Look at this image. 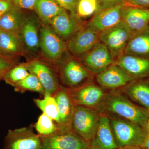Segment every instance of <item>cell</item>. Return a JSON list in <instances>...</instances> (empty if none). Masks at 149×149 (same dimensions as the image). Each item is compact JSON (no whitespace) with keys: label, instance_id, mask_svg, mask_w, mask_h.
I'll use <instances>...</instances> for the list:
<instances>
[{"label":"cell","instance_id":"obj_1","mask_svg":"<svg viewBox=\"0 0 149 149\" xmlns=\"http://www.w3.org/2000/svg\"><path fill=\"white\" fill-rule=\"evenodd\" d=\"M100 104L102 107L109 113L136 123L145 129L149 111L136 105L122 93L106 95Z\"/></svg>","mask_w":149,"mask_h":149},{"label":"cell","instance_id":"obj_2","mask_svg":"<svg viewBox=\"0 0 149 149\" xmlns=\"http://www.w3.org/2000/svg\"><path fill=\"white\" fill-rule=\"evenodd\" d=\"M100 115L91 108L75 106L69 127L90 144L95 134Z\"/></svg>","mask_w":149,"mask_h":149},{"label":"cell","instance_id":"obj_3","mask_svg":"<svg viewBox=\"0 0 149 149\" xmlns=\"http://www.w3.org/2000/svg\"><path fill=\"white\" fill-rule=\"evenodd\" d=\"M109 118L118 148L126 146H141L147 134L144 128L136 123L120 118Z\"/></svg>","mask_w":149,"mask_h":149},{"label":"cell","instance_id":"obj_4","mask_svg":"<svg viewBox=\"0 0 149 149\" xmlns=\"http://www.w3.org/2000/svg\"><path fill=\"white\" fill-rule=\"evenodd\" d=\"M42 149H88L89 144L69 126L58 124L55 132L41 136Z\"/></svg>","mask_w":149,"mask_h":149},{"label":"cell","instance_id":"obj_5","mask_svg":"<svg viewBox=\"0 0 149 149\" xmlns=\"http://www.w3.org/2000/svg\"><path fill=\"white\" fill-rule=\"evenodd\" d=\"M132 37L130 30L122 21L101 32L100 40L109 49L115 60L124 53L125 48Z\"/></svg>","mask_w":149,"mask_h":149},{"label":"cell","instance_id":"obj_6","mask_svg":"<svg viewBox=\"0 0 149 149\" xmlns=\"http://www.w3.org/2000/svg\"><path fill=\"white\" fill-rule=\"evenodd\" d=\"M3 149H42V139L31 127L10 129Z\"/></svg>","mask_w":149,"mask_h":149},{"label":"cell","instance_id":"obj_7","mask_svg":"<svg viewBox=\"0 0 149 149\" xmlns=\"http://www.w3.org/2000/svg\"><path fill=\"white\" fill-rule=\"evenodd\" d=\"M40 48L49 61L57 63L67 49L62 39L51 27L45 24L40 30Z\"/></svg>","mask_w":149,"mask_h":149},{"label":"cell","instance_id":"obj_8","mask_svg":"<svg viewBox=\"0 0 149 149\" xmlns=\"http://www.w3.org/2000/svg\"><path fill=\"white\" fill-rule=\"evenodd\" d=\"M60 77L64 85L63 88L71 91L87 84L91 74L82 63L74 59L70 58L62 67Z\"/></svg>","mask_w":149,"mask_h":149},{"label":"cell","instance_id":"obj_9","mask_svg":"<svg viewBox=\"0 0 149 149\" xmlns=\"http://www.w3.org/2000/svg\"><path fill=\"white\" fill-rule=\"evenodd\" d=\"M100 35L87 25L69 39L67 49L72 55L81 58L100 42Z\"/></svg>","mask_w":149,"mask_h":149},{"label":"cell","instance_id":"obj_10","mask_svg":"<svg viewBox=\"0 0 149 149\" xmlns=\"http://www.w3.org/2000/svg\"><path fill=\"white\" fill-rule=\"evenodd\" d=\"M81 59V63L91 73L98 74L114 63L115 59L109 49L100 42Z\"/></svg>","mask_w":149,"mask_h":149},{"label":"cell","instance_id":"obj_11","mask_svg":"<svg viewBox=\"0 0 149 149\" xmlns=\"http://www.w3.org/2000/svg\"><path fill=\"white\" fill-rule=\"evenodd\" d=\"M122 17L133 36L149 27V8L123 5Z\"/></svg>","mask_w":149,"mask_h":149},{"label":"cell","instance_id":"obj_12","mask_svg":"<svg viewBox=\"0 0 149 149\" xmlns=\"http://www.w3.org/2000/svg\"><path fill=\"white\" fill-rule=\"evenodd\" d=\"M51 27L62 39H70L84 28V23L77 14L65 11L54 17L49 23Z\"/></svg>","mask_w":149,"mask_h":149},{"label":"cell","instance_id":"obj_13","mask_svg":"<svg viewBox=\"0 0 149 149\" xmlns=\"http://www.w3.org/2000/svg\"><path fill=\"white\" fill-rule=\"evenodd\" d=\"M68 91L74 106H80L91 108L100 103L106 95L102 88L90 83Z\"/></svg>","mask_w":149,"mask_h":149},{"label":"cell","instance_id":"obj_14","mask_svg":"<svg viewBox=\"0 0 149 149\" xmlns=\"http://www.w3.org/2000/svg\"><path fill=\"white\" fill-rule=\"evenodd\" d=\"M24 65L30 73L37 76L45 94L53 96L60 86L58 77L53 70L45 63L37 61Z\"/></svg>","mask_w":149,"mask_h":149},{"label":"cell","instance_id":"obj_15","mask_svg":"<svg viewBox=\"0 0 149 149\" xmlns=\"http://www.w3.org/2000/svg\"><path fill=\"white\" fill-rule=\"evenodd\" d=\"M123 6L118 5L97 11L87 25L100 34L115 26L122 21Z\"/></svg>","mask_w":149,"mask_h":149},{"label":"cell","instance_id":"obj_16","mask_svg":"<svg viewBox=\"0 0 149 149\" xmlns=\"http://www.w3.org/2000/svg\"><path fill=\"white\" fill-rule=\"evenodd\" d=\"M96 79L98 83L103 87L113 89L125 87L136 80L114 63L97 74Z\"/></svg>","mask_w":149,"mask_h":149},{"label":"cell","instance_id":"obj_17","mask_svg":"<svg viewBox=\"0 0 149 149\" xmlns=\"http://www.w3.org/2000/svg\"><path fill=\"white\" fill-rule=\"evenodd\" d=\"M113 63L134 79L149 76V58L123 54L115 60Z\"/></svg>","mask_w":149,"mask_h":149},{"label":"cell","instance_id":"obj_18","mask_svg":"<svg viewBox=\"0 0 149 149\" xmlns=\"http://www.w3.org/2000/svg\"><path fill=\"white\" fill-rule=\"evenodd\" d=\"M118 148L109 118L105 115H100L97 129L94 138L89 144V148L117 149Z\"/></svg>","mask_w":149,"mask_h":149},{"label":"cell","instance_id":"obj_19","mask_svg":"<svg viewBox=\"0 0 149 149\" xmlns=\"http://www.w3.org/2000/svg\"><path fill=\"white\" fill-rule=\"evenodd\" d=\"M40 21L35 15L23 17L19 35L22 43L32 52H36L40 48Z\"/></svg>","mask_w":149,"mask_h":149},{"label":"cell","instance_id":"obj_20","mask_svg":"<svg viewBox=\"0 0 149 149\" xmlns=\"http://www.w3.org/2000/svg\"><path fill=\"white\" fill-rule=\"evenodd\" d=\"M123 94L149 111V80H133L123 88Z\"/></svg>","mask_w":149,"mask_h":149},{"label":"cell","instance_id":"obj_21","mask_svg":"<svg viewBox=\"0 0 149 149\" xmlns=\"http://www.w3.org/2000/svg\"><path fill=\"white\" fill-rule=\"evenodd\" d=\"M53 96L55 99L58 108L60 120L59 125L69 126L74 105L68 91L60 86Z\"/></svg>","mask_w":149,"mask_h":149},{"label":"cell","instance_id":"obj_22","mask_svg":"<svg viewBox=\"0 0 149 149\" xmlns=\"http://www.w3.org/2000/svg\"><path fill=\"white\" fill-rule=\"evenodd\" d=\"M123 54L149 58V27L131 37Z\"/></svg>","mask_w":149,"mask_h":149},{"label":"cell","instance_id":"obj_23","mask_svg":"<svg viewBox=\"0 0 149 149\" xmlns=\"http://www.w3.org/2000/svg\"><path fill=\"white\" fill-rule=\"evenodd\" d=\"M34 10L39 18L46 24H49L56 16L66 11L55 0H37Z\"/></svg>","mask_w":149,"mask_h":149},{"label":"cell","instance_id":"obj_24","mask_svg":"<svg viewBox=\"0 0 149 149\" xmlns=\"http://www.w3.org/2000/svg\"><path fill=\"white\" fill-rule=\"evenodd\" d=\"M22 10L14 6L0 17V29L19 34L23 15Z\"/></svg>","mask_w":149,"mask_h":149},{"label":"cell","instance_id":"obj_25","mask_svg":"<svg viewBox=\"0 0 149 149\" xmlns=\"http://www.w3.org/2000/svg\"><path fill=\"white\" fill-rule=\"evenodd\" d=\"M22 43L19 34L0 29V53L16 54L21 51Z\"/></svg>","mask_w":149,"mask_h":149},{"label":"cell","instance_id":"obj_26","mask_svg":"<svg viewBox=\"0 0 149 149\" xmlns=\"http://www.w3.org/2000/svg\"><path fill=\"white\" fill-rule=\"evenodd\" d=\"M33 101L43 113L52 118L56 123L59 124L60 120L58 108L54 96L45 94L43 99H34Z\"/></svg>","mask_w":149,"mask_h":149},{"label":"cell","instance_id":"obj_27","mask_svg":"<svg viewBox=\"0 0 149 149\" xmlns=\"http://www.w3.org/2000/svg\"><path fill=\"white\" fill-rule=\"evenodd\" d=\"M13 87L15 92L21 93L29 91L36 92L43 96L45 94L40 80L35 74L32 73H29L25 79L17 83Z\"/></svg>","mask_w":149,"mask_h":149},{"label":"cell","instance_id":"obj_28","mask_svg":"<svg viewBox=\"0 0 149 149\" xmlns=\"http://www.w3.org/2000/svg\"><path fill=\"white\" fill-rule=\"evenodd\" d=\"M34 127L38 135L41 136H47L56 132L58 128V124L42 113L39 116Z\"/></svg>","mask_w":149,"mask_h":149},{"label":"cell","instance_id":"obj_29","mask_svg":"<svg viewBox=\"0 0 149 149\" xmlns=\"http://www.w3.org/2000/svg\"><path fill=\"white\" fill-rule=\"evenodd\" d=\"M29 73L24 64L14 65L5 73L3 79L6 83L14 87L25 79Z\"/></svg>","mask_w":149,"mask_h":149},{"label":"cell","instance_id":"obj_30","mask_svg":"<svg viewBox=\"0 0 149 149\" xmlns=\"http://www.w3.org/2000/svg\"><path fill=\"white\" fill-rule=\"evenodd\" d=\"M97 0H79L77 14L79 17H87L95 14L98 9Z\"/></svg>","mask_w":149,"mask_h":149},{"label":"cell","instance_id":"obj_31","mask_svg":"<svg viewBox=\"0 0 149 149\" xmlns=\"http://www.w3.org/2000/svg\"><path fill=\"white\" fill-rule=\"evenodd\" d=\"M56 2L70 13L77 14V8L79 0H55Z\"/></svg>","mask_w":149,"mask_h":149},{"label":"cell","instance_id":"obj_32","mask_svg":"<svg viewBox=\"0 0 149 149\" xmlns=\"http://www.w3.org/2000/svg\"><path fill=\"white\" fill-rule=\"evenodd\" d=\"M14 6L21 9L34 10L37 0H11Z\"/></svg>","mask_w":149,"mask_h":149},{"label":"cell","instance_id":"obj_33","mask_svg":"<svg viewBox=\"0 0 149 149\" xmlns=\"http://www.w3.org/2000/svg\"><path fill=\"white\" fill-rule=\"evenodd\" d=\"M97 1L98 6L97 11L118 5L126 4V0H97Z\"/></svg>","mask_w":149,"mask_h":149},{"label":"cell","instance_id":"obj_34","mask_svg":"<svg viewBox=\"0 0 149 149\" xmlns=\"http://www.w3.org/2000/svg\"><path fill=\"white\" fill-rule=\"evenodd\" d=\"M14 65V63L10 60L0 56V73L5 74Z\"/></svg>","mask_w":149,"mask_h":149},{"label":"cell","instance_id":"obj_35","mask_svg":"<svg viewBox=\"0 0 149 149\" xmlns=\"http://www.w3.org/2000/svg\"><path fill=\"white\" fill-rule=\"evenodd\" d=\"M11 0H0V17L14 6Z\"/></svg>","mask_w":149,"mask_h":149},{"label":"cell","instance_id":"obj_36","mask_svg":"<svg viewBox=\"0 0 149 149\" xmlns=\"http://www.w3.org/2000/svg\"><path fill=\"white\" fill-rule=\"evenodd\" d=\"M126 4L142 8H149V0H126Z\"/></svg>","mask_w":149,"mask_h":149},{"label":"cell","instance_id":"obj_37","mask_svg":"<svg viewBox=\"0 0 149 149\" xmlns=\"http://www.w3.org/2000/svg\"><path fill=\"white\" fill-rule=\"evenodd\" d=\"M141 147L143 149H149V134L147 133L146 136Z\"/></svg>","mask_w":149,"mask_h":149},{"label":"cell","instance_id":"obj_38","mask_svg":"<svg viewBox=\"0 0 149 149\" xmlns=\"http://www.w3.org/2000/svg\"><path fill=\"white\" fill-rule=\"evenodd\" d=\"M117 149H143L140 146H126L118 148Z\"/></svg>","mask_w":149,"mask_h":149},{"label":"cell","instance_id":"obj_39","mask_svg":"<svg viewBox=\"0 0 149 149\" xmlns=\"http://www.w3.org/2000/svg\"><path fill=\"white\" fill-rule=\"evenodd\" d=\"M145 129L147 133H148V134H149V114Z\"/></svg>","mask_w":149,"mask_h":149},{"label":"cell","instance_id":"obj_40","mask_svg":"<svg viewBox=\"0 0 149 149\" xmlns=\"http://www.w3.org/2000/svg\"><path fill=\"white\" fill-rule=\"evenodd\" d=\"M4 75V74H3V73H0V80H1V79H3V77Z\"/></svg>","mask_w":149,"mask_h":149},{"label":"cell","instance_id":"obj_41","mask_svg":"<svg viewBox=\"0 0 149 149\" xmlns=\"http://www.w3.org/2000/svg\"><path fill=\"white\" fill-rule=\"evenodd\" d=\"M88 149H90V148H88Z\"/></svg>","mask_w":149,"mask_h":149}]
</instances>
